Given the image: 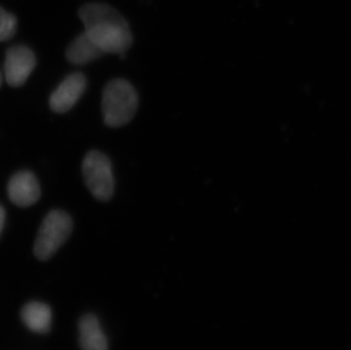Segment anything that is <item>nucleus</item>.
Wrapping results in <instances>:
<instances>
[{
  "label": "nucleus",
  "mask_w": 351,
  "mask_h": 350,
  "mask_svg": "<svg viewBox=\"0 0 351 350\" xmlns=\"http://www.w3.org/2000/svg\"><path fill=\"white\" fill-rule=\"evenodd\" d=\"M79 16L84 24V34L104 53L123 55L132 46L129 23L114 7L106 3H86L80 8Z\"/></svg>",
  "instance_id": "nucleus-1"
},
{
  "label": "nucleus",
  "mask_w": 351,
  "mask_h": 350,
  "mask_svg": "<svg viewBox=\"0 0 351 350\" xmlns=\"http://www.w3.org/2000/svg\"><path fill=\"white\" fill-rule=\"evenodd\" d=\"M139 98L136 90L128 81L112 80L103 93L101 109L104 121L110 128L125 126L136 115Z\"/></svg>",
  "instance_id": "nucleus-2"
},
{
  "label": "nucleus",
  "mask_w": 351,
  "mask_h": 350,
  "mask_svg": "<svg viewBox=\"0 0 351 350\" xmlns=\"http://www.w3.org/2000/svg\"><path fill=\"white\" fill-rule=\"evenodd\" d=\"M73 229V222L66 211L55 209L47 214L34 242V254L40 261H47L66 242Z\"/></svg>",
  "instance_id": "nucleus-3"
},
{
  "label": "nucleus",
  "mask_w": 351,
  "mask_h": 350,
  "mask_svg": "<svg viewBox=\"0 0 351 350\" xmlns=\"http://www.w3.org/2000/svg\"><path fill=\"white\" fill-rule=\"evenodd\" d=\"M82 174L86 187L95 198L108 202L114 195L115 180L110 159L103 152L91 150L82 163Z\"/></svg>",
  "instance_id": "nucleus-4"
},
{
  "label": "nucleus",
  "mask_w": 351,
  "mask_h": 350,
  "mask_svg": "<svg viewBox=\"0 0 351 350\" xmlns=\"http://www.w3.org/2000/svg\"><path fill=\"white\" fill-rule=\"evenodd\" d=\"M3 67L5 79L10 86H23L36 67V56L27 47H12L7 50Z\"/></svg>",
  "instance_id": "nucleus-5"
},
{
  "label": "nucleus",
  "mask_w": 351,
  "mask_h": 350,
  "mask_svg": "<svg viewBox=\"0 0 351 350\" xmlns=\"http://www.w3.org/2000/svg\"><path fill=\"white\" fill-rule=\"evenodd\" d=\"M86 88V79L82 73L71 74L51 93L50 108L55 113L69 112L79 102Z\"/></svg>",
  "instance_id": "nucleus-6"
},
{
  "label": "nucleus",
  "mask_w": 351,
  "mask_h": 350,
  "mask_svg": "<svg viewBox=\"0 0 351 350\" xmlns=\"http://www.w3.org/2000/svg\"><path fill=\"white\" fill-rule=\"evenodd\" d=\"M7 192L10 202L20 207H29L39 200L41 190L36 175L29 171H21L10 180Z\"/></svg>",
  "instance_id": "nucleus-7"
},
{
  "label": "nucleus",
  "mask_w": 351,
  "mask_h": 350,
  "mask_svg": "<svg viewBox=\"0 0 351 350\" xmlns=\"http://www.w3.org/2000/svg\"><path fill=\"white\" fill-rule=\"evenodd\" d=\"M79 332L82 350H108L106 337L95 315H84L80 320Z\"/></svg>",
  "instance_id": "nucleus-8"
},
{
  "label": "nucleus",
  "mask_w": 351,
  "mask_h": 350,
  "mask_svg": "<svg viewBox=\"0 0 351 350\" xmlns=\"http://www.w3.org/2000/svg\"><path fill=\"white\" fill-rule=\"evenodd\" d=\"M105 53L103 50L83 32L67 47L66 58L70 63L84 65L93 60H98Z\"/></svg>",
  "instance_id": "nucleus-9"
},
{
  "label": "nucleus",
  "mask_w": 351,
  "mask_h": 350,
  "mask_svg": "<svg viewBox=\"0 0 351 350\" xmlns=\"http://www.w3.org/2000/svg\"><path fill=\"white\" fill-rule=\"evenodd\" d=\"M22 320L31 331L47 334L51 327V311L46 304L32 301L22 310Z\"/></svg>",
  "instance_id": "nucleus-10"
},
{
  "label": "nucleus",
  "mask_w": 351,
  "mask_h": 350,
  "mask_svg": "<svg viewBox=\"0 0 351 350\" xmlns=\"http://www.w3.org/2000/svg\"><path fill=\"white\" fill-rule=\"evenodd\" d=\"M17 30V19L0 7V41L12 39Z\"/></svg>",
  "instance_id": "nucleus-11"
},
{
  "label": "nucleus",
  "mask_w": 351,
  "mask_h": 350,
  "mask_svg": "<svg viewBox=\"0 0 351 350\" xmlns=\"http://www.w3.org/2000/svg\"><path fill=\"white\" fill-rule=\"evenodd\" d=\"M5 218H6L5 209L0 206V235H1V232H3V226H5Z\"/></svg>",
  "instance_id": "nucleus-12"
},
{
  "label": "nucleus",
  "mask_w": 351,
  "mask_h": 350,
  "mask_svg": "<svg viewBox=\"0 0 351 350\" xmlns=\"http://www.w3.org/2000/svg\"><path fill=\"white\" fill-rule=\"evenodd\" d=\"M1 80H3V78H1V74H0V86H1Z\"/></svg>",
  "instance_id": "nucleus-13"
}]
</instances>
